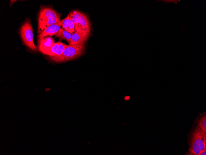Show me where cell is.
Returning a JSON list of instances; mask_svg holds the SVG:
<instances>
[{
	"label": "cell",
	"mask_w": 206,
	"mask_h": 155,
	"mask_svg": "<svg viewBox=\"0 0 206 155\" xmlns=\"http://www.w3.org/2000/svg\"><path fill=\"white\" fill-rule=\"evenodd\" d=\"M60 18L59 14L52 8L41 6L38 15V33L40 34L46 28L60 21Z\"/></svg>",
	"instance_id": "cell-1"
},
{
	"label": "cell",
	"mask_w": 206,
	"mask_h": 155,
	"mask_svg": "<svg viewBox=\"0 0 206 155\" xmlns=\"http://www.w3.org/2000/svg\"><path fill=\"white\" fill-rule=\"evenodd\" d=\"M69 18L73 22L75 31L88 38L91 33L90 22L87 16L79 11H73L69 13Z\"/></svg>",
	"instance_id": "cell-2"
},
{
	"label": "cell",
	"mask_w": 206,
	"mask_h": 155,
	"mask_svg": "<svg viewBox=\"0 0 206 155\" xmlns=\"http://www.w3.org/2000/svg\"><path fill=\"white\" fill-rule=\"evenodd\" d=\"M85 49L84 45H67L63 53L56 56H49V59L55 62H62L74 59L82 55Z\"/></svg>",
	"instance_id": "cell-3"
},
{
	"label": "cell",
	"mask_w": 206,
	"mask_h": 155,
	"mask_svg": "<svg viewBox=\"0 0 206 155\" xmlns=\"http://www.w3.org/2000/svg\"><path fill=\"white\" fill-rule=\"evenodd\" d=\"M206 149V133L197 125L192 133L188 151L189 155H200Z\"/></svg>",
	"instance_id": "cell-4"
},
{
	"label": "cell",
	"mask_w": 206,
	"mask_h": 155,
	"mask_svg": "<svg viewBox=\"0 0 206 155\" xmlns=\"http://www.w3.org/2000/svg\"><path fill=\"white\" fill-rule=\"evenodd\" d=\"M33 31L31 20L26 19L20 27V35L24 45L31 50L35 51L37 48L33 41Z\"/></svg>",
	"instance_id": "cell-5"
},
{
	"label": "cell",
	"mask_w": 206,
	"mask_h": 155,
	"mask_svg": "<svg viewBox=\"0 0 206 155\" xmlns=\"http://www.w3.org/2000/svg\"><path fill=\"white\" fill-rule=\"evenodd\" d=\"M67 45L59 41L52 44L48 47H45L38 45V49L43 54L50 56H56L61 54L64 51Z\"/></svg>",
	"instance_id": "cell-6"
},
{
	"label": "cell",
	"mask_w": 206,
	"mask_h": 155,
	"mask_svg": "<svg viewBox=\"0 0 206 155\" xmlns=\"http://www.w3.org/2000/svg\"><path fill=\"white\" fill-rule=\"evenodd\" d=\"M61 25L60 20L55 24L46 28L38 35V42L47 36H52L55 35L60 28Z\"/></svg>",
	"instance_id": "cell-7"
},
{
	"label": "cell",
	"mask_w": 206,
	"mask_h": 155,
	"mask_svg": "<svg viewBox=\"0 0 206 155\" xmlns=\"http://www.w3.org/2000/svg\"><path fill=\"white\" fill-rule=\"evenodd\" d=\"M88 39L83 35L75 31L72 33L69 44V45H84Z\"/></svg>",
	"instance_id": "cell-8"
},
{
	"label": "cell",
	"mask_w": 206,
	"mask_h": 155,
	"mask_svg": "<svg viewBox=\"0 0 206 155\" xmlns=\"http://www.w3.org/2000/svg\"><path fill=\"white\" fill-rule=\"evenodd\" d=\"M62 28L71 33H72L75 31L74 24L69 18V15L64 19L61 20Z\"/></svg>",
	"instance_id": "cell-9"
},
{
	"label": "cell",
	"mask_w": 206,
	"mask_h": 155,
	"mask_svg": "<svg viewBox=\"0 0 206 155\" xmlns=\"http://www.w3.org/2000/svg\"><path fill=\"white\" fill-rule=\"evenodd\" d=\"M55 36L56 37L59 38L60 40H65L69 43L71 38L72 34L63 28H61Z\"/></svg>",
	"instance_id": "cell-10"
},
{
	"label": "cell",
	"mask_w": 206,
	"mask_h": 155,
	"mask_svg": "<svg viewBox=\"0 0 206 155\" xmlns=\"http://www.w3.org/2000/svg\"><path fill=\"white\" fill-rule=\"evenodd\" d=\"M54 43V40L50 37H45L38 42V45L45 47L50 46Z\"/></svg>",
	"instance_id": "cell-11"
},
{
	"label": "cell",
	"mask_w": 206,
	"mask_h": 155,
	"mask_svg": "<svg viewBox=\"0 0 206 155\" xmlns=\"http://www.w3.org/2000/svg\"><path fill=\"white\" fill-rule=\"evenodd\" d=\"M198 126L204 132L206 133V116L204 115L200 119Z\"/></svg>",
	"instance_id": "cell-12"
},
{
	"label": "cell",
	"mask_w": 206,
	"mask_h": 155,
	"mask_svg": "<svg viewBox=\"0 0 206 155\" xmlns=\"http://www.w3.org/2000/svg\"><path fill=\"white\" fill-rule=\"evenodd\" d=\"M206 155V149L203 151L200 154V155Z\"/></svg>",
	"instance_id": "cell-13"
},
{
	"label": "cell",
	"mask_w": 206,
	"mask_h": 155,
	"mask_svg": "<svg viewBox=\"0 0 206 155\" xmlns=\"http://www.w3.org/2000/svg\"><path fill=\"white\" fill-rule=\"evenodd\" d=\"M130 98V97L128 96H127L125 97V99L126 100H127Z\"/></svg>",
	"instance_id": "cell-14"
}]
</instances>
